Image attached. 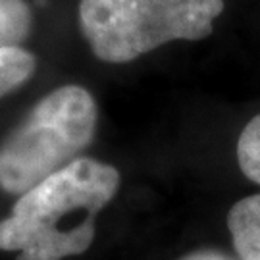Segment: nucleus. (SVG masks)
Segmentation results:
<instances>
[{
    "mask_svg": "<svg viewBox=\"0 0 260 260\" xmlns=\"http://www.w3.org/2000/svg\"><path fill=\"white\" fill-rule=\"evenodd\" d=\"M120 172L81 156L18 197L0 220V251L18 260H66L91 249L96 218L120 189Z\"/></svg>",
    "mask_w": 260,
    "mask_h": 260,
    "instance_id": "1",
    "label": "nucleus"
},
{
    "mask_svg": "<svg viewBox=\"0 0 260 260\" xmlns=\"http://www.w3.org/2000/svg\"><path fill=\"white\" fill-rule=\"evenodd\" d=\"M96 125L99 106L89 89H52L0 141V189L19 197L70 166L93 143Z\"/></svg>",
    "mask_w": 260,
    "mask_h": 260,
    "instance_id": "2",
    "label": "nucleus"
},
{
    "mask_svg": "<svg viewBox=\"0 0 260 260\" xmlns=\"http://www.w3.org/2000/svg\"><path fill=\"white\" fill-rule=\"evenodd\" d=\"M223 0H81L77 18L93 54L127 64L172 41L212 35Z\"/></svg>",
    "mask_w": 260,
    "mask_h": 260,
    "instance_id": "3",
    "label": "nucleus"
},
{
    "mask_svg": "<svg viewBox=\"0 0 260 260\" xmlns=\"http://www.w3.org/2000/svg\"><path fill=\"white\" fill-rule=\"evenodd\" d=\"M233 249L243 260H260V193L245 197L228 214Z\"/></svg>",
    "mask_w": 260,
    "mask_h": 260,
    "instance_id": "4",
    "label": "nucleus"
},
{
    "mask_svg": "<svg viewBox=\"0 0 260 260\" xmlns=\"http://www.w3.org/2000/svg\"><path fill=\"white\" fill-rule=\"evenodd\" d=\"M33 29L27 0H0V48L21 47Z\"/></svg>",
    "mask_w": 260,
    "mask_h": 260,
    "instance_id": "5",
    "label": "nucleus"
},
{
    "mask_svg": "<svg viewBox=\"0 0 260 260\" xmlns=\"http://www.w3.org/2000/svg\"><path fill=\"white\" fill-rule=\"evenodd\" d=\"M37 72V56L23 47L0 48V99L25 85Z\"/></svg>",
    "mask_w": 260,
    "mask_h": 260,
    "instance_id": "6",
    "label": "nucleus"
},
{
    "mask_svg": "<svg viewBox=\"0 0 260 260\" xmlns=\"http://www.w3.org/2000/svg\"><path fill=\"white\" fill-rule=\"evenodd\" d=\"M237 164L251 181L260 185V114L247 121L237 139Z\"/></svg>",
    "mask_w": 260,
    "mask_h": 260,
    "instance_id": "7",
    "label": "nucleus"
},
{
    "mask_svg": "<svg viewBox=\"0 0 260 260\" xmlns=\"http://www.w3.org/2000/svg\"><path fill=\"white\" fill-rule=\"evenodd\" d=\"M177 260H243L239 256H232L222 251H214V249H199V251L187 252L185 256Z\"/></svg>",
    "mask_w": 260,
    "mask_h": 260,
    "instance_id": "8",
    "label": "nucleus"
}]
</instances>
